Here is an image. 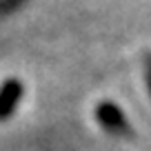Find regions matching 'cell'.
Returning a JSON list of instances; mask_svg holds the SVG:
<instances>
[{"label":"cell","instance_id":"1","mask_svg":"<svg viewBox=\"0 0 151 151\" xmlns=\"http://www.w3.org/2000/svg\"><path fill=\"white\" fill-rule=\"evenodd\" d=\"M96 118H98L100 127H104L111 133H124L127 131V120H124V113L120 107H116L113 102H100L96 109Z\"/></svg>","mask_w":151,"mask_h":151},{"label":"cell","instance_id":"2","mask_svg":"<svg viewBox=\"0 0 151 151\" xmlns=\"http://www.w3.org/2000/svg\"><path fill=\"white\" fill-rule=\"evenodd\" d=\"M20 96H22L20 80L9 78L2 82V87H0V120H5L7 116H11V111H16Z\"/></svg>","mask_w":151,"mask_h":151},{"label":"cell","instance_id":"3","mask_svg":"<svg viewBox=\"0 0 151 151\" xmlns=\"http://www.w3.org/2000/svg\"><path fill=\"white\" fill-rule=\"evenodd\" d=\"M145 65H147V85H149V93H151V56H147Z\"/></svg>","mask_w":151,"mask_h":151}]
</instances>
